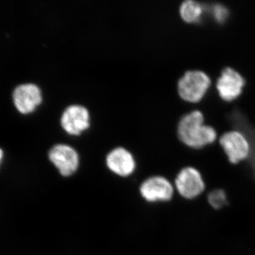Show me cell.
<instances>
[{
    "mask_svg": "<svg viewBox=\"0 0 255 255\" xmlns=\"http://www.w3.org/2000/svg\"><path fill=\"white\" fill-rule=\"evenodd\" d=\"M50 160L63 176L72 175L78 168L79 156L73 147L58 144L50 150Z\"/></svg>",
    "mask_w": 255,
    "mask_h": 255,
    "instance_id": "obj_5",
    "label": "cell"
},
{
    "mask_svg": "<svg viewBox=\"0 0 255 255\" xmlns=\"http://www.w3.org/2000/svg\"><path fill=\"white\" fill-rule=\"evenodd\" d=\"M13 100L18 112L24 114L31 113L41 103V90L33 84L19 85L14 90Z\"/></svg>",
    "mask_w": 255,
    "mask_h": 255,
    "instance_id": "obj_9",
    "label": "cell"
},
{
    "mask_svg": "<svg viewBox=\"0 0 255 255\" xmlns=\"http://www.w3.org/2000/svg\"><path fill=\"white\" fill-rule=\"evenodd\" d=\"M140 193L142 197L150 202L167 201L173 196L174 188L166 178L157 176L142 183Z\"/></svg>",
    "mask_w": 255,
    "mask_h": 255,
    "instance_id": "obj_7",
    "label": "cell"
},
{
    "mask_svg": "<svg viewBox=\"0 0 255 255\" xmlns=\"http://www.w3.org/2000/svg\"><path fill=\"white\" fill-rule=\"evenodd\" d=\"M107 164L112 172L122 177L130 175L135 168V160L131 153L123 147H117L110 152Z\"/></svg>",
    "mask_w": 255,
    "mask_h": 255,
    "instance_id": "obj_10",
    "label": "cell"
},
{
    "mask_svg": "<svg viewBox=\"0 0 255 255\" xmlns=\"http://www.w3.org/2000/svg\"><path fill=\"white\" fill-rule=\"evenodd\" d=\"M3 157V151L0 149V162H1V159Z\"/></svg>",
    "mask_w": 255,
    "mask_h": 255,
    "instance_id": "obj_14",
    "label": "cell"
},
{
    "mask_svg": "<svg viewBox=\"0 0 255 255\" xmlns=\"http://www.w3.org/2000/svg\"><path fill=\"white\" fill-rule=\"evenodd\" d=\"M177 191L184 199H194L206 189L205 182L198 169L192 167L182 169L175 179Z\"/></svg>",
    "mask_w": 255,
    "mask_h": 255,
    "instance_id": "obj_4",
    "label": "cell"
},
{
    "mask_svg": "<svg viewBox=\"0 0 255 255\" xmlns=\"http://www.w3.org/2000/svg\"><path fill=\"white\" fill-rule=\"evenodd\" d=\"M245 80L241 74L232 68H225L218 79L217 87L220 97L226 102L236 100L243 92Z\"/></svg>",
    "mask_w": 255,
    "mask_h": 255,
    "instance_id": "obj_6",
    "label": "cell"
},
{
    "mask_svg": "<svg viewBox=\"0 0 255 255\" xmlns=\"http://www.w3.org/2000/svg\"><path fill=\"white\" fill-rule=\"evenodd\" d=\"M211 85V79L199 70L188 71L178 82V91L183 100L199 102L204 97Z\"/></svg>",
    "mask_w": 255,
    "mask_h": 255,
    "instance_id": "obj_2",
    "label": "cell"
},
{
    "mask_svg": "<svg viewBox=\"0 0 255 255\" xmlns=\"http://www.w3.org/2000/svg\"><path fill=\"white\" fill-rule=\"evenodd\" d=\"M213 17L218 23H224L228 16V10L224 5L216 4L211 7Z\"/></svg>",
    "mask_w": 255,
    "mask_h": 255,
    "instance_id": "obj_13",
    "label": "cell"
},
{
    "mask_svg": "<svg viewBox=\"0 0 255 255\" xmlns=\"http://www.w3.org/2000/svg\"><path fill=\"white\" fill-rule=\"evenodd\" d=\"M204 12V6L193 0L184 1L180 6L181 16L188 23L199 22Z\"/></svg>",
    "mask_w": 255,
    "mask_h": 255,
    "instance_id": "obj_11",
    "label": "cell"
},
{
    "mask_svg": "<svg viewBox=\"0 0 255 255\" xmlns=\"http://www.w3.org/2000/svg\"><path fill=\"white\" fill-rule=\"evenodd\" d=\"M61 125L70 135H80L90 127V114L85 107L72 105L63 112Z\"/></svg>",
    "mask_w": 255,
    "mask_h": 255,
    "instance_id": "obj_8",
    "label": "cell"
},
{
    "mask_svg": "<svg viewBox=\"0 0 255 255\" xmlns=\"http://www.w3.org/2000/svg\"><path fill=\"white\" fill-rule=\"evenodd\" d=\"M204 116L199 111L184 116L178 126V135L182 142L197 149L213 143L217 137L216 130L204 125Z\"/></svg>",
    "mask_w": 255,
    "mask_h": 255,
    "instance_id": "obj_1",
    "label": "cell"
},
{
    "mask_svg": "<svg viewBox=\"0 0 255 255\" xmlns=\"http://www.w3.org/2000/svg\"><path fill=\"white\" fill-rule=\"evenodd\" d=\"M225 153L231 163L238 164L249 157L251 144L244 134L232 130L223 134L220 138Z\"/></svg>",
    "mask_w": 255,
    "mask_h": 255,
    "instance_id": "obj_3",
    "label": "cell"
},
{
    "mask_svg": "<svg viewBox=\"0 0 255 255\" xmlns=\"http://www.w3.org/2000/svg\"><path fill=\"white\" fill-rule=\"evenodd\" d=\"M210 205L214 209H221L227 206L228 197L226 191L221 189H214L207 196Z\"/></svg>",
    "mask_w": 255,
    "mask_h": 255,
    "instance_id": "obj_12",
    "label": "cell"
}]
</instances>
